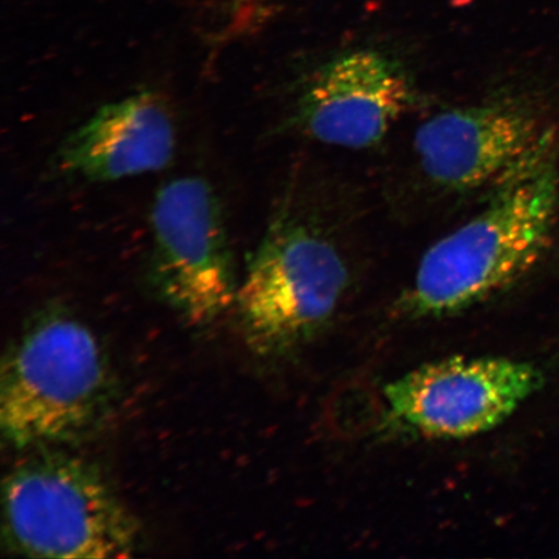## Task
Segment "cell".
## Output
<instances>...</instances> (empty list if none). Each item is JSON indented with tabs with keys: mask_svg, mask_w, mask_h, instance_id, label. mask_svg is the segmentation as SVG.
Returning <instances> with one entry per match:
<instances>
[{
	"mask_svg": "<svg viewBox=\"0 0 559 559\" xmlns=\"http://www.w3.org/2000/svg\"><path fill=\"white\" fill-rule=\"evenodd\" d=\"M488 188L485 206L419 261L402 300L411 318L450 317L485 304L548 253L559 222L556 126Z\"/></svg>",
	"mask_w": 559,
	"mask_h": 559,
	"instance_id": "6da1fadb",
	"label": "cell"
},
{
	"mask_svg": "<svg viewBox=\"0 0 559 559\" xmlns=\"http://www.w3.org/2000/svg\"><path fill=\"white\" fill-rule=\"evenodd\" d=\"M118 386L107 349L66 307L34 314L0 370V430L15 451L80 443L115 414Z\"/></svg>",
	"mask_w": 559,
	"mask_h": 559,
	"instance_id": "7a4b0ae2",
	"label": "cell"
},
{
	"mask_svg": "<svg viewBox=\"0 0 559 559\" xmlns=\"http://www.w3.org/2000/svg\"><path fill=\"white\" fill-rule=\"evenodd\" d=\"M2 537L12 554L33 558L103 559L135 554L140 527L103 472L51 449L7 475Z\"/></svg>",
	"mask_w": 559,
	"mask_h": 559,
	"instance_id": "3957f363",
	"label": "cell"
},
{
	"mask_svg": "<svg viewBox=\"0 0 559 559\" xmlns=\"http://www.w3.org/2000/svg\"><path fill=\"white\" fill-rule=\"evenodd\" d=\"M348 282L345 258L330 237L296 214L278 213L237 290L245 342L262 358L296 352L330 323Z\"/></svg>",
	"mask_w": 559,
	"mask_h": 559,
	"instance_id": "277c9868",
	"label": "cell"
},
{
	"mask_svg": "<svg viewBox=\"0 0 559 559\" xmlns=\"http://www.w3.org/2000/svg\"><path fill=\"white\" fill-rule=\"evenodd\" d=\"M151 234L146 283L181 319L207 325L236 305L240 283L225 213L205 179L181 177L160 187Z\"/></svg>",
	"mask_w": 559,
	"mask_h": 559,
	"instance_id": "5b68a950",
	"label": "cell"
},
{
	"mask_svg": "<svg viewBox=\"0 0 559 559\" xmlns=\"http://www.w3.org/2000/svg\"><path fill=\"white\" fill-rule=\"evenodd\" d=\"M542 384L540 370L526 361L453 356L389 383L384 400L396 429L423 438L463 439L504 423Z\"/></svg>",
	"mask_w": 559,
	"mask_h": 559,
	"instance_id": "8992f818",
	"label": "cell"
},
{
	"mask_svg": "<svg viewBox=\"0 0 559 559\" xmlns=\"http://www.w3.org/2000/svg\"><path fill=\"white\" fill-rule=\"evenodd\" d=\"M550 128L526 93H506L442 111L416 131L419 170L449 192L491 187Z\"/></svg>",
	"mask_w": 559,
	"mask_h": 559,
	"instance_id": "52a82bcc",
	"label": "cell"
},
{
	"mask_svg": "<svg viewBox=\"0 0 559 559\" xmlns=\"http://www.w3.org/2000/svg\"><path fill=\"white\" fill-rule=\"evenodd\" d=\"M415 103L414 83L400 61L381 51L355 50L311 75L298 96L295 120L319 143L365 150L380 143Z\"/></svg>",
	"mask_w": 559,
	"mask_h": 559,
	"instance_id": "ba28073f",
	"label": "cell"
},
{
	"mask_svg": "<svg viewBox=\"0 0 559 559\" xmlns=\"http://www.w3.org/2000/svg\"><path fill=\"white\" fill-rule=\"evenodd\" d=\"M177 130L163 96L144 90L105 104L62 140L52 157L61 177L108 183L165 169Z\"/></svg>",
	"mask_w": 559,
	"mask_h": 559,
	"instance_id": "9c48e42d",
	"label": "cell"
}]
</instances>
